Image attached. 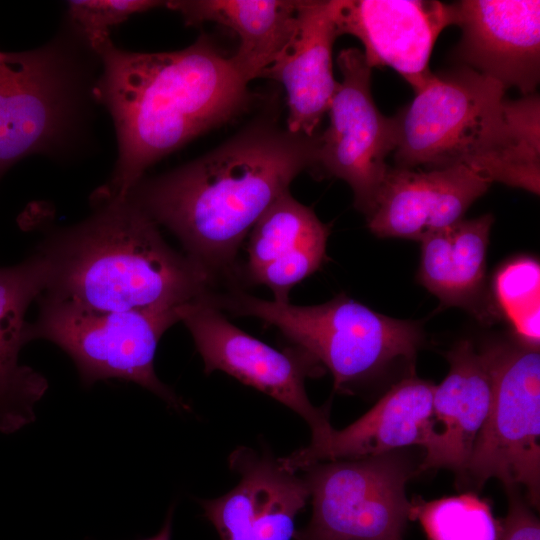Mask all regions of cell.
Returning a JSON list of instances; mask_svg holds the SVG:
<instances>
[{
	"mask_svg": "<svg viewBox=\"0 0 540 540\" xmlns=\"http://www.w3.org/2000/svg\"><path fill=\"white\" fill-rule=\"evenodd\" d=\"M296 540H320V539H316V538H311V537H307V536H304V535H301L299 534L297 531H296V534H295V537H294Z\"/></svg>",
	"mask_w": 540,
	"mask_h": 540,
	"instance_id": "83f0119b",
	"label": "cell"
},
{
	"mask_svg": "<svg viewBox=\"0 0 540 540\" xmlns=\"http://www.w3.org/2000/svg\"><path fill=\"white\" fill-rule=\"evenodd\" d=\"M94 212L34 249L46 267L41 295L104 311H170L217 287L128 196L92 200Z\"/></svg>",
	"mask_w": 540,
	"mask_h": 540,
	"instance_id": "3957f363",
	"label": "cell"
},
{
	"mask_svg": "<svg viewBox=\"0 0 540 540\" xmlns=\"http://www.w3.org/2000/svg\"><path fill=\"white\" fill-rule=\"evenodd\" d=\"M539 264L530 257L507 262L495 274L493 290L496 309L501 310L517 340L539 349Z\"/></svg>",
	"mask_w": 540,
	"mask_h": 540,
	"instance_id": "603a6c76",
	"label": "cell"
},
{
	"mask_svg": "<svg viewBox=\"0 0 540 540\" xmlns=\"http://www.w3.org/2000/svg\"><path fill=\"white\" fill-rule=\"evenodd\" d=\"M298 4L299 0H173L165 6L187 25L215 22L235 32L239 46L230 59L250 82L263 76L289 42Z\"/></svg>",
	"mask_w": 540,
	"mask_h": 540,
	"instance_id": "7402d4cb",
	"label": "cell"
},
{
	"mask_svg": "<svg viewBox=\"0 0 540 540\" xmlns=\"http://www.w3.org/2000/svg\"><path fill=\"white\" fill-rule=\"evenodd\" d=\"M70 44L0 50V179L27 156L59 154L75 136L86 77Z\"/></svg>",
	"mask_w": 540,
	"mask_h": 540,
	"instance_id": "8992f818",
	"label": "cell"
},
{
	"mask_svg": "<svg viewBox=\"0 0 540 540\" xmlns=\"http://www.w3.org/2000/svg\"><path fill=\"white\" fill-rule=\"evenodd\" d=\"M495 80L466 67L432 73L393 116L395 166L463 167L489 183L540 191V100L509 99Z\"/></svg>",
	"mask_w": 540,
	"mask_h": 540,
	"instance_id": "277c9868",
	"label": "cell"
},
{
	"mask_svg": "<svg viewBox=\"0 0 540 540\" xmlns=\"http://www.w3.org/2000/svg\"><path fill=\"white\" fill-rule=\"evenodd\" d=\"M449 371L435 385L433 428L419 471L448 468L465 475L476 438L486 420L492 378L483 350L470 340L459 341L447 353Z\"/></svg>",
	"mask_w": 540,
	"mask_h": 540,
	"instance_id": "ac0fdd59",
	"label": "cell"
},
{
	"mask_svg": "<svg viewBox=\"0 0 540 540\" xmlns=\"http://www.w3.org/2000/svg\"><path fill=\"white\" fill-rule=\"evenodd\" d=\"M492 378L486 420L466 468L482 487L500 480L506 489L524 487L526 501H540V354L539 349L497 341L482 348Z\"/></svg>",
	"mask_w": 540,
	"mask_h": 540,
	"instance_id": "ba28073f",
	"label": "cell"
},
{
	"mask_svg": "<svg viewBox=\"0 0 540 540\" xmlns=\"http://www.w3.org/2000/svg\"><path fill=\"white\" fill-rule=\"evenodd\" d=\"M36 301L38 313L29 322V342L57 345L72 359L85 386L123 379L146 388L176 410L189 409L154 370L159 340L179 322L178 310L104 312L43 295Z\"/></svg>",
	"mask_w": 540,
	"mask_h": 540,
	"instance_id": "52a82bcc",
	"label": "cell"
},
{
	"mask_svg": "<svg viewBox=\"0 0 540 540\" xmlns=\"http://www.w3.org/2000/svg\"><path fill=\"white\" fill-rule=\"evenodd\" d=\"M165 4L166 1L154 0H75L68 2V15L78 34L91 49L109 38V30L131 15Z\"/></svg>",
	"mask_w": 540,
	"mask_h": 540,
	"instance_id": "d4e9b609",
	"label": "cell"
},
{
	"mask_svg": "<svg viewBox=\"0 0 540 540\" xmlns=\"http://www.w3.org/2000/svg\"><path fill=\"white\" fill-rule=\"evenodd\" d=\"M434 387L427 380L406 377L359 419L342 430L333 429L322 444L279 460L296 472L323 461L377 456L413 445L425 448L433 428Z\"/></svg>",
	"mask_w": 540,
	"mask_h": 540,
	"instance_id": "2e32d148",
	"label": "cell"
},
{
	"mask_svg": "<svg viewBox=\"0 0 540 540\" xmlns=\"http://www.w3.org/2000/svg\"><path fill=\"white\" fill-rule=\"evenodd\" d=\"M338 36L362 43L367 65L388 66L420 91L432 75L429 61L440 33L457 23L455 3L435 0H333Z\"/></svg>",
	"mask_w": 540,
	"mask_h": 540,
	"instance_id": "7c38bea8",
	"label": "cell"
},
{
	"mask_svg": "<svg viewBox=\"0 0 540 540\" xmlns=\"http://www.w3.org/2000/svg\"><path fill=\"white\" fill-rule=\"evenodd\" d=\"M173 508H170L165 522L158 533L144 540H171Z\"/></svg>",
	"mask_w": 540,
	"mask_h": 540,
	"instance_id": "4316f807",
	"label": "cell"
},
{
	"mask_svg": "<svg viewBox=\"0 0 540 540\" xmlns=\"http://www.w3.org/2000/svg\"><path fill=\"white\" fill-rule=\"evenodd\" d=\"M491 183L463 167L408 169L390 166L369 214L380 238L421 241L461 219Z\"/></svg>",
	"mask_w": 540,
	"mask_h": 540,
	"instance_id": "9a60e30c",
	"label": "cell"
},
{
	"mask_svg": "<svg viewBox=\"0 0 540 540\" xmlns=\"http://www.w3.org/2000/svg\"><path fill=\"white\" fill-rule=\"evenodd\" d=\"M342 75L331 100L329 125L317 134L312 169L319 177L345 181L354 206L365 217L371 211L396 147L393 117H385L371 93V71L363 52L346 48L337 56Z\"/></svg>",
	"mask_w": 540,
	"mask_h": 540,
	"instance_id": "30bf717a",
	"label": "cell"
},
{
	"mask_svg": "<svg viewBox=\"0 0 540 540\" xmlns=\"http://www.w3.org/2000/svg\"><path fill=\"white\" fill-rule=\"evenodd\" d=\"M317 134L254 122L192 162L142 178L126 196L173 233L216 285L238 287L245 237L297 175L313 167Z\"/></svg>",
	"mask_w": 540,
	"mask_h": 540,
	"instance_id": "6da1fadb",
	"label": "cell"
},
{
	"mask_svg": "<svg viewBox=\"0 0 540 540\" xmlns=\"http://www.w3.org/2000/svg\"><path fill=\"white\" fill-rule=\"evenodd\" d=\"M461 39L451 55L462 66L534 94L540 79V1L455 2Z\"/></svg>",
	"mask_w": 540,
	"mask_h": 540,
	"instance_id": "4fadbf2b",
	"label": "cell"
},
{
	"mask_svg": "<svg viewBox=\"0 0 540 540\" xmlns=\"http://www.w3.org/2000/svg\"><path fill=\"white\" fill-rule=\"evenodd\" d=\"M177 313L203 359L205 373L223 371L289 407L311 428L309 446L328 438L333 430L328 407L314 406L305 388L307 377L322 373L316 360L296 347L279 351L252 337L201 298L182 305Z\"/></svg>",
	"mask_w": 540,
	"mask_h": 540,
	"instance_id": "8fae6325",
	"label": "cell"
},
{
	"mask_svg": "<svg viewBox=\"0 0 540 540\" xmlns=\"http://www.w3.org/2000/svg\"><path fill=\"white\" fill-rule=\"evenodd\" d=\"M303 470L312 516L299 534L320 540L403 539L412 514L406 485L419 471L405 449Z\"/></svg>",
	"mask_w": 540,
	"mask_h": 540,
	"instance_id": "9c48e42d",
	"label": "cell"
},
{
	"mask_svg": "<svg viewBox=\"0 0 540 540\" xmlns=\"http://www.w3.org/2000/svg\"><path fill=\"white\" fill-rule=\"evenodd\" d=\"M330 227L290 192L278 197L249 233L248 261L241 277L267 286L274 301L287 303L293 286L318 270L327 259Z\"/></svg>",
	"mask_w": 540,
	"mask_h": 540,
	"instance_id": "d6986e66",
	"label": "cell"
},
{
	"mask_svg": "<svg viewBox=\"0 0 540 540\" xmlns=\"http://www.w3.org/2000/svg\"><path fill=\"white\" fill-rule=\"evenodd\" d=\"M338 37L333 0H299L294 32L276 61L264 72L287 94V129L312 137L328 112L338 81L332 50Z\"/></svg>",
	"mask_w": 540,
	"mask_h": 540,
	"instance_id": "e0dca14e",
	"label": "cell"
},
{
	"mask_svg": "<svg viewBox=\"0 0 540 540\" xmlns=\"http://www.w3.org/2000/svg\"><path fill=\"white\" fill-rule=\"evenodd\" d=\"M239 483L228 493L202 500L204 514L221 540H292L295 518L310 496L303 477L279 458L238 448L229 457Z\"/></svg>",
	"mask_w": 540,
	"mask_h": 540,
	"instance_id": "5bb4252c",
	"label": "cell"
},
{
	"mask_svg": "<svg viewBox=\"0 0 540 540\" xmlns=\"http://www.w3.org/2000/svg\"><path fill=\"white\" fill-rule=\"evenodd\" d=\"M508 512L497 540H540V523L530 505L518 492V487L506 489Z\"/></svg>",
	"mask_w": 540,
	"mask_h": 540,
	"instance_id": "484cf974",
	"label": "cell"
},
{
	"mask_svg": "<svg viewBox=\"0 0 540 540\" xmlns=\"http://www.w3.org/2000/svg\"><path fill=\"white\" fill-rule=\"evenodd\" d=\"M430 540H497L499 530L488 504L473 494L412 506Z\"/></svg>",
	"mask_w": 540,
	"mask_h": 540,
	"instance_id": "cb8c5ba5",
	"label": "cell"
},
{
	"mask_svg": "<svg viewBox=\"0 0 540 540\" xmlns=\"http://www.w3.org/2000/svg\"><path fill=\"white\" fill-rule=\"evenodd\" d=\"M492 214L460 221L421 241L418 282L444 307H460L481 321L495 317L486 291V257ZM497 310V309H496Z\"/></svg>",
	"mask_w": 540,
	"mask_h": 540,
	"instance_id": "44dd1931",
	"label": "cell"
},
{
	"mask_svg": "<svg viewBox=\"0 0 540 540\" xmlns=\"http://www.w3.org/2000/svg\"><path fill=\"white\" fill-rule=\"evenodd\" d=\"M46 267L34 250L24 260L0 266V432L13 433L32 423L36 405L48 390L46 377L20 363L29 343L26 313L43 292Z\"/></svg>",
	"mask_w": 540,
	"mask_h": 540,
	"instance_id": "ffe728a7",
	"label": "cell"
},
{
	"mask_svg": "<svg viewBox=\"0 0 540 540\" xmlns=\"http://www.w3.org/2000/svg\"><path fill=\"white\" fill-rule=\"evenodd\" d=\"M91 50L102 65L91 94L111 114L118 142L112 176L92 200L125 197L148 167L251 101L249 82L206 35L172 52H130L110 38Z\"/></svg>",
	"mask_w": 540,
	"mask_h": 540,
	"instance_id": "7a4b0ae2",
	"label": "cell"
},
{
	"mask_svg": "<svg viewBox=\"0 0 540 540\" xmlns=\"http://www.w3.org/2000/svg\"><path fill=\"white\" fill-rule=\"evenodd\" d=\"M203 300L219 311L255 317L276 327L294 347L332 374L334 389L352 390L400 359H414L421 325L392 318L340 294L311 306L279 303L239 288L208 293Z\"/></svg>",
	"mask_w": 540,
	"mask_h": 540,
	"instance_id": "5b68a950",
	"label": "cell"
}]
</instances>
